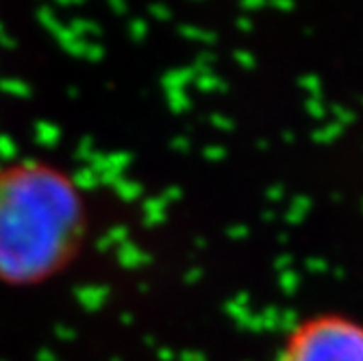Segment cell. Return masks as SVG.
<instances>
[{
	"label": "cell",
	"mask_w": 363,
	"mask_h": 361,
	"mask_svg": "<svg viewBox=\"0 0 363 361\" xmlns=\"http://www.w3.org/2000/svg\"><path fill=\"white\" fill-rule=\"evenodd\" d=\"M87 207L77 183L44 161L0 170V281L35 285L77 257Z\"/></svg>",
	"instance_id": "1"
},
{
	"label": "cell",
	"mask_w": 363,
	"mask_h": 361,
	"mask_svg": "<svg viewBox=\"0 0 363 361\" xmlns=\"http://www.w3.org/2000/svg\"><path fill=\"white\" fill-rule=\"evenodd\" d=\"M277 361H363V320L346 311H318L296 320Z\"/></svg>",
	"instance_id": "2"
}]
</instances>
